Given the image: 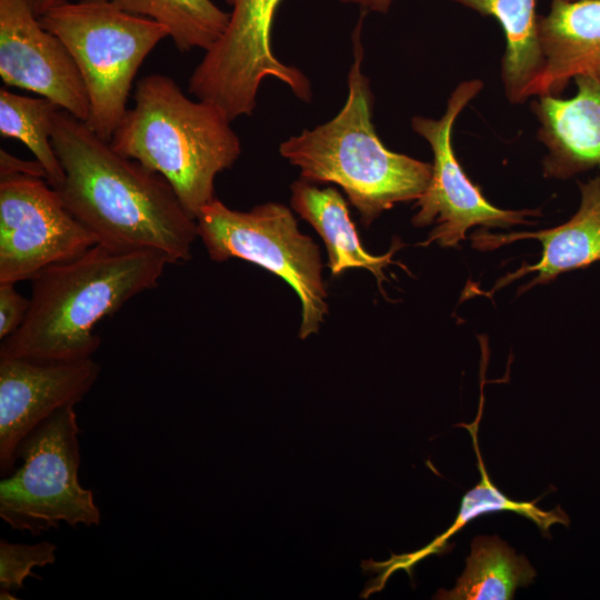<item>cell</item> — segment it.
I'll use <instances>...</instances> for the list:
<instances>
[{"mask_svg":"<svg viewBox=\"0 0 600 600\" xmlns=\"http://www.w3.org/2000/svg\"><path fill=\"white\" fill-rule=\"evenodd\" d=\"M562 1H576V0H562Z\"/></svg>","mask_w":600,"mask_h":600,"instance_id":"cell-27","label":"cell"},{"mask_svg":"<svg viewBox=\"0 0 600 600\" xmlns=\"http://www.w3.org/2000/svg\"><path fill=\"white\" fill-rule=\"evenodd\" d=\"M110 144L163 177L196 219L214 197V179L241 153L239 137L216 104L189 99L168 76L141 78Z\"/></svg>","mask_w":600,"mask_h":600,"instance_id":"cell-4","label":"cell"},{"mask_svg":"<svg viewBox=\"0 0 600 600\" xmlns=\"http://www.w3.org/2000/svg\"><path fill=\"white\" fill-rule=\"evenodd\" d=\"M463 573L451 590H439L443 600H510L520 587L533 582L536 570L524 556L497 536H479L471 542Z\"/></svg>","mask_w":600,"mask_h":600,"instance_id":"cell-19","label":"cell"},{"mask_svg":"<svg viewBox=\"0 0 600 600\" xmlns=\"http://www.w3.org/2000/svg\"><path fill=\"white\" fill-rule=\"evenodd\" d=\"M79 434L74 406H68L20 441L21 466L0 481V518L12 530L39 536L61 523L100 524L93 492L79 482Z\"/></svg>","mask_w":600,"mask_h":600,"instance_id":"cell-6","label":"cell"},{"mask_svg":"<svg viewBox=\"0 0 600 600\" xmlns=\"http://www.w3.org/2000/svg\"><path fill=\"white\" fill-rule=\"evenodd\" d=\"M0 77L32 91L87 122L90 103L69 50L48 31L24 0H0Z\"/></svg>","mask_w":600,"mask_h":600,"instance_id":"cell-11","label":"cell"},{"mask_svg":"<svg viewBox=\"0 0 600 600\" xmlns=\"http://www.w3.org/2000/svg\"><path fill=\"white\" fill-rule=\"evenodd\" d=\"M290 189L292 208L314 228L327 247L331 273L338 276L349 268H364L372 272L381 288L387 280L383 268L394 263L392 256L400 248V241L386 254H370L363 249L347 201L337 189H321L303 179L294 181Z\"/></svg>","mask_w":600,"mask_h":600,"instance_id":"cell-16","label":"cell"},{"mask_svg":"<svg viewBox=\"0 0 600 600\" xmlns=\"http://www.w3.org/2000/svg\"><path fill=\"white\" fill-rule=\"evenodd\" d=\"M30 299L22 297L14 283H0V339L12 334L23 322Z\"/></svg>","mask_w":600,"mask_h":600,"instance_id":"cell-23","label":"cell"},{"mask_svg":"<svg viewBox=\"0 0 600 600\" xmlns=\"http://www.w3.org/2000/svg\"><path fill=\"white\" fill-rule=\"evenodd\" d=\"M51 141L64 172L54 190L99 244L158 251L169 264L190 260L197 222L163 177L121 156L61 109L53 117Z\"/></svg>","mask_w":600,"mask_h":600,"instance_id":"cell-1","label":"cell"},{"mask_svg":"<svg viewBox=\"0 0 600 600\" xmlns=\"http://www.w3.org/2000/svg\"><path fill=\"white\" fill-rule=\"evenodd\" d=\"M98 244L46 179L29 174L0 180V283L33 279L49 266L72 260Z\"/></svg>","mask_w":600,"mask_h":600,"instance_id":"cell-10","label":"cell"},{"mask_svg":"<svg viewBox=\"0 0 600 600\" xmlns=\"http://www.w3.org/2000/svg\"><path fill=\"white\" fill-rule=\"evenodd\" d=\"M72 56L84 82L90 114L87 126L111 140L128 108L140 66L168 30L123 11L110 0H80L54 7L39 18Z\"/></svg>","mask_w":600,"mask_h":600,"instance_id":"cell-5","label":"cell"},{"mask_svg":"<svg viewBox=\"0 0 600 600\" xmlns=\"http://www.w3.org/2000/svg\"><path fill=\"white\" fill-rule=\"evenodd\" d=\"M482 87L478 79L463 81L450 94L439 119L417 116L411 120L413 131L428 141L433 153L432 176L422 196L416 200L418 211L412 223L418 228L436 226L419 246L437 242L444 248L458 247L471 227L509 228L530 223L526 217L541 213L540 210H503L492 206L457 160L451 142L454 121Z\"/></svg>","mask_w":600,"mask_h":600,"instance_id":"cell-9","label":"cell"},{"mask_svg":"<svg viewBox=\"0 0 600 600\" xmlns=\"http://www.w3.org/2000/svg\"><path fill=\"white\" fill-rule=\"evenodd\" d=\"M281 1L226 0L228 26L190 76L189 92L219 107L230 121L253 113L267 78L283 82L303 102L312 98L309 78L273 53L272 27Z\"/></svg>","mask_w":600,"mask_h":600,"instance_id":"cell-8","label":"cell"},{"mask_svg":"<svg viewBox=\"0 0 600 600\" xmlns=\"http://www.w3.org/2000/svg\"><path fill=\"white\" fill-rule=\"evenodd\" d=\"M29 174L46 179L43 167L37 161L18 159L3 149L0 150V176ZM47 181V180H46Z\"/></svg>","mask_w":600,"mask_h":600,"instance_id":"cell-24","label":"cell"},{"mask_svg":"<svg viewBox=\"0 0 600 600\" xmlns=\"http://www.w3.org/2000/svg\"><path fill=\"white\" fill-rule=\"evenodd\" d=\"M342 3H353L361 7L364 11H374L387 13L393 0H338Z\"/></svg>","mask_w":600,"mask_h":600,"instance_id":"cell-25","label":"cell"},{"mask_svg":"<svg viewBox=\"0 0 600 600\" xmlns=\"http://www.w3.org/2000/svg\"><path fill=\"white\" fill-rule=\"evenodd\" d=\"M198 236L214 261L239 258L282 278L301 302L299 337L319 331L328 313L319 247L301 233L291 210L267 202L232 210L214 198L196 218Z\"/></svg>","mask_w":600,"mask_h":600,"instance_id":"cell-7","label":"cell"},{"mask_svg":"<svg viewBox=\"0 0 600 600\" xmlns=\"http://www.w3.org/2000/svg\"><path fill=\"white\" fill-rule=\"evenodd\" d=\"M477 12L494 17L506 37L502 81L512 103L524 101L523 92L539 74L543 57L538 38L536 0H452Z\"/></svg>","mask_w":600,"mask_h":600,"instance_id":"cell-18","label":"cell"},{"mask_svg":"<svg viewBox=\"0 0 600 600\" xmlns=\"http://www.w3.org/2000/svg\"><path fill=\"white\" fill-rule=\"evenodd\" d=\"M57 546L50 541L34 544L11 543L0 540V599L13 600V592L24 586L36 567H44L56 561Z\"/></svg>","mask_w":600,"mask_h":600,"instance_id":"cell-22","label":"cell"},{"mask_svg":"<svg viewBox=\"0 0 600 600\" xmlns=\"http://www.w3.org/2000/svg\"><path fill=\"white\" fill-rule=\"evenodd\" d=\"M538 38L543 63L524 101L559 97L578 76L600 81V0H552L549 12L539 16Z\"/></svg>","mask_w":600,"mask_h":600,"instance_id":"cell-13","label":"cell"},{"mask_svg":"<svg viewBox=\"0 0 600 600\" xmlns=\"http://www.w3.org/2000/svg\"><path fill=\"white\" fill-rule=\"evenodd\" d=\"M572 98L538 97L531 104L540 127L538 139L548 152L543 176L568 179L577 173L600 170V81L578 76Z\"/></svg>","mask_w":600,"mask_h":600,"instance_id":"cell-15","label":"cell"},{"mask_svg":"<svg viewBox=\"0 0 600 600\" xmlns=\"http://www.w3.org/2000/svg\"><path fill=\"white\" fill-rule=\"evenodd\" d=\"M92 358L43 362L0 356V472L9 476L20 441L56 411L76 406L96 383Z\"/></svg>","mask_w":600,"mask_h":600,"instance_id":"cell-12","label":"cell"},{"mask_svg":"<svg viewBox=\"0 0 600 600\" xmlns=\"http://www.w3.org/2000/svg\"><path fill=\"white\" fill-rule=\"evenodd\" d=\"M364 16L366 11L352 34L344 106L331 120L281 142L279 152L300 169L301 179L341 187L369 226L396 203L418 200L430 182L432 164L389 150L376 132L373 94L362 71Z\"/></svg>","mask_w":600,"mask_h":600,"instance_id":"cell-3","label":"cell"},{"mask_svg":"<svg viewBox=\"0 0 600 600\" xmlns=\"http://www.w3.org/2000/svg\"><path fill=\"white\" fill-rule=\"evenodd\" d=\"M579 188L581 202L578 211L556 228L510 233H491L482 229L471 234L472 246L479 250L496 249L521 239L541 242L540 261L533 266L523 264L516 272L501 278L491 293L530 272H537V276L522 286L519 293L536 284L551 282L567 271L600 261V176L579 182Z\"/></svg>","mask_w":600,"mask_h":600,"instance_id":"cell-14","label":"cell"},{"mask_svg":"<svg viewBox=\"0 0 600 600\" xmlns=\"http://www.w3.org/2000/svg\"><path fill=\"white\" fill-rule=\"evenodd\" d=\"M481 407L479 416L471 424L462 426L469 430L472 436L473 447L478 459V469L480 471V482L469 490L461 500L460 510L457 514L454 522L451 527L444 531L441 536L436 538L424 549L417 552L403 556H392V559L384 564L388 568L384 571V577L389 576L397 569H409L417 561L421 560L429 554H442L447 552V544L449 539L461 530L468 522L472 521L477 517L494 513L500 511H511L521 517L531 520L541 531L544 537H550L549 531L551 526L560 523L562 526H569V518L567 513L560 508H554L550 511H544L536 506L538 500L532 502L514 501L503 494L490 480V477L484 468L477 439L478 422L480 421Z\"/></svg>","mask_w":600,"mask_h":600,"instance_id":"cell-17","label":"cell"},{"mask_svg":"<svg viewBox=\"0 0 600 600\" xmlns=\"http://www.w3.org/2000/svg\"><path fill=\"white\" fill-rule=\"evenodd\" d=\"M32 12L40 18L50 9L70 2L71 0H24Z\"/></svg>","mask_w":600,"mask_h":600,"instance_id":"cell-26","label":"cell"},{"mask_svg":"<svg viewBox=\"0 0 600 600\" xmlns=\"http://www.w3.org/2000/svg\"><path fill=\"white\" fill-rule=\"evenodd\" d=\"M167 264L158 251H116L98 243L47 267L32 279L27 316L2 340L0 356L43 362L92 358L101 342L97 323L154 288Z\"/></svg>","mask_w":600,"mask_h":600,"instance_id":"cell-2","label":"cell"},{"mask_svg":"<svg viewBox=\"0 0 600 600\" xmlns=\"http://www.w3.org/2000/svg\"><path fill=\"white\" fill-rule=\"evenodd\" d=\"M126 12L167 28L180 52L209 50L224 32L230 14L211 0H110Z\"/></svg>","mask_w":600,"mask_h":600,"instance_id":"cell-20","label":"cell"},{"mask_svg":"<svg viewBox=\"0 0 600 600\" xmlns=\"http://www.w3.org/2000/svg\"><path fill=\"white\" fill-rule=\"evenodd\" d=\"M60 108L47 98H31L0 89V133L18 139L46 171V180L58 189L64 172L51 141L54 113Z\"/></svg>","mask_w":600,"mask_h":600,"instance_id":"cell-21","label":"cell"}]
</instances>
